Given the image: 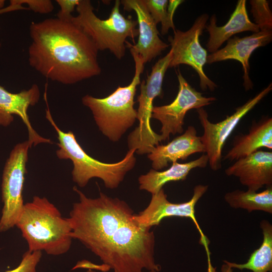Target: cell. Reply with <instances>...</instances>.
<instances>
[{"instance_id":"cell-1","label":"cell","mask_w":272,"mask_h":272,"mask_svg":"<svg viewBox=\"0 0 272 272\" xmlns=\"http://www.w3.org/2000/svg\"><path fill=\"white\" fill-rule=\"evenodd\" d=\"M74 190L79 201L70 213L73 239L118 272L161 270L154 258V232L137 223L125 201L102 192L91 198L76 187Z\"/></svg>"},{"instance_id":"cell-2","label":"cell","mask_w":272,"mask_h":272,"mask_svg":"<svg viewBox=\"0 0 272 272\" xmlns=\"http://www.w3.org/2000/svg\"><path fill=\"white\" fill-rule=\"evenodd\" d=\"M29 34V64L47 79L71 85L100 74L97 48L72 20L33 22Z\"/></svg>"},{"instance_id":"cell-3","label":"cell","mask_w":272,"mask_h":272,"mask_svg":"<svg viewBox=\"0 0 272 272\" xmlns=\"http://www.w3.org/2000/svg\"><path fill=\"white\" fill-rule=\"evenodd\" d=\"M16 226L20 230L30 252L44 251L61 255L70 249L72 237L69 218H64L47 198L34 196L24 205Z\"/></svg>"},{"instance_id":"cell-4","label":"cell","mask_w":272,"mask_h":272,"mask_svg":"<svg viewBox=\"0 0 272 272\" xmlns=\"http://www.w3.org/2000/svg\"><path fill=\"white\" fill-rule=\"evenodd\" d=\"M46 93L44 98L47 109L46 118L57 134L59 149L57 157L60 159L71 160L73 164L72 174L73 181L80 187H85L93 178L101 179L107 188H116L123 180L126 173L135 166V149L128 150L124 158L114 163H106L89 155L77 142L72 131L64 132L56 124L51 116L47 103Z\"/></svg>"},{"instance_id":"cell-5","label":"cell","mask_w":272,"mask_h":272,"mask_svg":"<svg viewBox=\"0 0 272 272\" xmlns=\"http://www.w3.org/2000/svg\"><path fill=\"white\" fill-rule=\"evenodd\" d=\"M130 52L134 61L135 71L128 85L118 86L105 98L86 95L82 99L83 104L91 111L99 130L113 142L118 141L137 119V110L133 107L134 98L137 87L141 83L145 63L140 56Z\"/></svg>"},{"instance_id":"cell-6","label":"cell","mask_w":272,"mask_h":272,"mask_svg":"<svg viewBox=\"0 0 272 272\" xmlns=\"http://www.w3.org/2000/svg\"><path fill=\"white\" fill-rule=\"evenodd\" d=\"M120 1L116 0L109 17H97L89 0H80L76 7L78 15L72 22L79 26L92 40L98 50H109L118 59L125 54L126 39L139 35L137 21L126 18L120 12Z\"/></svg>"},{"instance_id":"cell-7","label":"cell","mask_w":272,"mask_h":272,"mask_svg":"<svg viewBox=\"0 0 272 272\" xmlns=\"http://www.w3.org/2000/svg\"><path fill=\"white\" fill-rule=\"evenodd\" d=\"M172 56V51L159 59L153 66L146 81L140 83V94L138 96L139 108L137 119L139 126L127 137L128 150L135 149L139 155L150 154L161 142L160 135L155 132L150 125L153 101L163 96L162 84L165 73Z\"/></svg>"},{"instance_id":"cell-8","label":"cell","mask_w":272,"mask_h":272,"mask_svg":"<svg viewBox=\"0 0 272 272\" xmlns=\"http://www.w3.org/2000/svg\"><path fill=\"white\" fill-rule=\"evenodd\" d=\"M29 141L17 144L12 150L3 171L2 198L4 203L0 219V232L16 226L24 203L23 189L29 149Z\"/></svg>"},{"instance_id":"cell-9","label":"cell","mask_w":272,"mask_h":272,"mask_svg":"<svg viewBox=\"0 0 272 272\" xmlns=\"http://www.w3.org/2000/svg\"><path fill=\"white\" fill-rule=\"evenodd\" d=\"M271 85L270 83L253 98L236 108L232 115L227 116L225 119L217 123H212L209 120L208 114L203 108L196 109L203 129L200 139L213 170L217 171L222 167V150L227 139L242 118L270 92Z\"/></svg>"},{"instance_id":"cell-10","label":"cell","mask_w":272,"mask_h":272,"mask_svg":"<svg viewBox=\"0 0 272 272\" xmlns=\"http://www.w3.org/2000/svg\"><path fill=\"white\" fill-rule=\"evenodd\" d=\"M208 19V15L203 14L196 18L189 30L184 32L175 30L174 36L169 37L172 54L169 67H176L181 64L189 65L198 75L201 89L203 91L209 89L213 91L217 85L203 71L208 53L199 42V36L206 28Z\"/></svg>"},{"instance_id":"cell-11","label":"cell","mask_w":272,"mask_h":272,"mask_svg":"<svg viewBox=\"0 0 272 272\" xmlns=\"http://www.w3.org/2000/svg\"><path fill=\"white\" fill-rule=\"evenodd\" d=\"M178 94L171 103L154 106L151 118L159 120L162 124L160 130L161 141L169 139L171 134H181L183 131L184 119L186 113L192 109H198L211 104L216 98L203 96L200 92L192 87L178 70Z\"/></svg>"},{"instance_id":"cell-12","label":"cell","mask_w":272,"mask_h":272,"mask_svg":"<svg viewBox=\"0 0 272 272\" xmlns=\"http://www.w3.org/2000/svg\"><path fill=\"white\" fill-rule=\"evenodd\" d=\"M208 189V185H197L193 188V195L189 200L177 203L171 202L167 199V195L162 188L157 193L152 195L148 207L139 214H134L133 218L140 226L150 229L152 226L159 225L166 218L177 217L190 219L200 234V243L205 248L207 258H210L209 241L200 229L195 215V205Z\"/></svg>"},{"instance_id":"cell-13","label":"cell","mask_w":272,"mask_h":272,"mask_svg":"<svg viewBox=\"0 0 272 272\" xmlns=\"http://www.w3.org/2000/svg\"><path fill=\"white\" fill-rule=\"evenodd\" d=\"M120 3L125 11H133L137 16L139 38L137 43L132 45L126 41L130 51L140 56L145 63L160 55L169 45L159 37L157 24L149 12L145 0H122Z\"/></svg>"},{"instance_id":"cell-14","label":"cell","mask_w":272,"mask_h":272,"mask_svg":"<svg viewBox=\"0 0 272 272\" xmlns=\"http://www.w3.org/2000/svg\"><path fill=\"white\" fill-rule=\"evenodd\" d=\"M40 96L39 88L36 84L17 93H11L0 85V125H9L14 120L13 115L19 116L27 127L28 141L32 146L51 143L49 139L40 136L34 129L27 113L28 108L38 103Z\"/></svg>"},{"instance_id":"cell-15","label":"cell","mask_w":272,"mask_h":272,"mask_svg":"<svg viewBox=\"0 0 272 272\" xmlns=\"http://www.w3.org/2000/svg\"><path fill=\"white\" fill-rule=\"evenodd\" d=\"M228 176L238 178L247 190L257 191L272 185V152L258 150L235 161L225 170Z\"/></svg>"},{"instance_id":"cell-16","label":"cell","mask_w":272,"mask_h":272,"mask_svg":"<svg viewBox=\"0 0 272 272\" xmlns=\"http://www.w3.org/2000/svg\"><path fill=\"white\" fill-rule=\"evenodd\" d=\"M271 39L272 31H259L250 36L230 38L225 47L208 55L207 63H212L229 59L239 61L244 71L243 85L245 90L248 91L253 87L249 76L250 57L256 49L267 45Z\"/></svg>"},{"instance_id":"cell-17","label":"cell","mask_w":272,"mask_h":272,"mask_svg":"<svg viewBox=\"0 0 272 272\" xmlns=\"http://www.w3.org/2000/svg\"><path fill=\"white\" fill-rule=\"evenodd\" d=\"M197 153H205L204 146L200 137L197 135L195 128L189 126L183 134L167 144L155 147L148 154V158L152 162V169L158 171L167 167L169 163L186 160Z\"/></svg>"},{"instance_id":"cell-18","label":"cell","mask_w":272,"mask_h":272,"mask_svg":"<svg viewBox=\"0 0 272 272\" xmlns=\"http://www.w3.org/2000/svg\"><path fill=\"white\" fill-rule=\"evenodd\" d=\"M216 22V17L214 15L210 19V23L206 27L209 33L207 47L212 53L217 51L226 40L237 33L244 31L256 33L260 31L258 26L248 17L245 0L238 1L234 11L225 25L217 26Z\"/></svg>"},{"instance_id":"cell-19","label":"cell","mask_w":272,"mask_h":272,"mask_svg":"<svg viewBox=\"0 0 272 272\" xmlns=\"http://www.w3.org/2000/svg\"><path fill=\"white\" fill-rule=\"evenodd\" d=\"M232 148L224 160L232 162L245 157L261 148L272 149V118L264 117L258 121H253L247 134L236 135Z\"/></svg>"},{"instance_id":"cell-20","label":"cell","mask_w":272,"mask_h":272,"mask_svg":"<svg viewBox=\"0 0 272 272\" xmlns=\"http://www.w3.org/2000/svg\"><path fill=\"white\" fill-rule=\"evenodd\" d=\"M208 163V156L202 154L198 158L187 163H173L170 168L164 171L151 169L146 174L139 177L140 189L146 190L152 195L156 194L168 182L184 180L191 170L204 168Z\"/></svg>"},{"instance_id":"cell-21","label":"cell","mask_w":272,"mask_h":272,"mask_svg":"<svg viewBox=\"0 0 272 272\" xmlns=\"http://www.w3.org/2000/svg\"><path fill=\"white\" fill-rule=\"evenodd\" d=\"M260 227L263 234V240L259 247L250 255L244 263H237L224 260L232 268L244 269L252 272L272 271V225L266 220L260 222Z\"/></svg>"},{"instance_id":"cell-22","label":"cell","mask_w":272,"mask_h":272,"mask_svg":"<svg viewBox=\"0 0 272 272\" xmlns=\"http://www.w3.org/2000/svg\"><path fill=\"white\" fill-rule=\"evenodd\" d=\"M224 199L234 209H242L248 212L261 211L272 214V186L260 192L237 189L226 193Z\"/></svg>"},{"instance_id":"cell-23","label":"cell","mask_w":272,"mask_h":272,"mask_svg":"<svg viewBox=\"0 0 272 272\" xmlns=\"http://www.w3.org/2000/svg\"><path fill=\"white\" fill-rule=\"evenodd\" d=\"M255 24L260 31H271L272 13L269 3L265 0H252L250 1Z\"/></svg>"},{"instance_id":"cell-24","label":"cell","mask_w":272,"mask_h":272,"mask_svg":"<svg viewBox=\"0 0 272 272\" xmlns=\"http://www.w3.org/2000/svg\"><path fill=\"white\" fill-rule=\"evenodd\" d=\"M147 9L156 24L161 23V33L166 35L171 28L168 21V0H145Z\"/></svg>"},{"instance_id":"cell-25","label":"cell","mask_w":272,"mask_h":272,"mask_svg":"<svg viewBox=\"0 0 272 272\" xmlns=\"http://www.w3.org/2000/svg\"><path fill=\"white\" fill-rule=\"evenodd\" d=\"M42 256L41 251L25 252L20 264L15 268L5 272H36V266Z\"/></svg>"},{"instance_id":"cell-26","label":"cell","mask_w":272,"mask_h":272,"mask_svg":"<svg viewBox=\"0 0 272 272\" xmlns=\"http://www.w3.org/2000/svg\"><path fill=\"white\" fill-rule=\"evenodd\" d=\"M16 2L23 6L26 5L29 10L41 14H47L52 12L54 7L50 0H15Z\"/></svg>"},{"instance_id":"cell-27","label":"cell","mask_w":272,"mask_h":272,"mask_svg":"<svg viewBox=\"0 0 272 272\" xmlns=\"http://www.w3.org/2000/svg\"><path fill=\"white\" fill-rule=\"evenodd\" d=\"M80 0H56L60 10L57 14V18L63 21H71L72 12L78 5Z\"/></svg>"},{"instance_id":"cell-28","label":"cell","mask_w":272,"mask_h":272,"mask_svg":"<svg viewBox=\"0 0 272 272\" xmlns=\"http://www.w3.org/2000/svg\"><path fill=\"white\" fill-rule=\"evenodd\" d=\"M184 1L181 0L168 1L167 7L168 21L171 28L173 30L174 32L175 31V28L173 23V16L178 7Z\"/></svg>"},{"instance_id":"cell-29","label":"cell","mask_w":272,"mask_h":272,"mask_svg":"<svg viewBox=\"0 0 272 272\" xmlns=\"http://www.w3.org/2000/svg\"><path fill=\"white\" fill-rule=\"evenodd\" d=\"M78 268H85L89 269H96L101 270L102 271H107L109 270L110 268L108 265L102 264L101 265H97L94 263L91 262L89 261L83 260L80 261H79L75 266L73 268V269H76Z\"/></svg>"},{"instance_id":"cell-30","label":"cell","mask_w":272,"mask_h":272,"mask_svg":"<svg viewBox=\"0 0 272 272\" xmlns=\"http://www.w3.org/2000/svg\"><path fill=\"white\" fill-rule=\"evenodd\" d=\"M20 10H29V9L27 7L18 4L15 0H11L10 5L8 6L0 9V15ZM1 47L2 43L0 40V49Z\"/></svg>"},{"instance_id":"cell-31","label":"cell","mask_w":272,"mask_h":272,"mask_svg":"<svg viewBox=\"0 0 272 272\" xmlns=\"http://www.w3.org/2000/svg\"><path fill=\"white\" fill-rule=\"evenodd\" d=\"M207 272H233V270L232 268L224 263L221 266L220 271H217L216 267H214L212 265L208 267Z\"/></svg>"},{"instance_id":"cell-32","label":"cell","mask_w":272,"mask_h":272,"mask_svg":"<svg viewBox=\"0 0 272 272\" xmlns=\"http://www.w3.org/2000/svg\"><path fill=\"white\" fill-rule=\"evenodd\" d=\"M5 0H0V9H2L5 8Z\"/></svg>"},{"instance_id":"cell-33","label":"cell","mask_w":272,"mask_h":272,"mask_svg":"<svg viewBox=\"0 0 272 272\" xmlns=\"http://www.w3.org/2000/svg\"><path fill=\"white\" fill-rule=\"evenodd\" d=\"M87 272H96L92 269H88ZM114 272H118L116 270H114ZM150 272H156L155 270H151L150 271Z\"/></svg>"}]
</instances>
